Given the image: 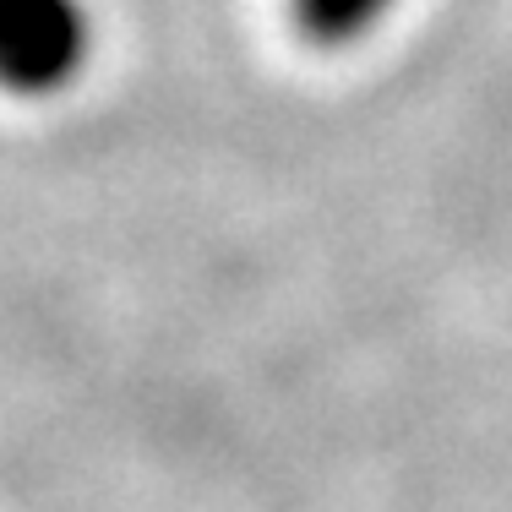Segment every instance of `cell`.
<instances>
[{
    "label": "cell",
    "instance_id": "6da1fadb",
    "mask_svg": "<svg viewBox=\"0 0 512 512\" xmlns=\"http://www.w3.org/2000/svg\"><path fill=\"white\" fill-rule=\"evenodd\" d=\"M93 55V17L82 0H0V88L50 99L71 88Z\"/></svg>",
    "mask_w": 512,
    "mask_h": 512
},
{
    "label": "cell",
    "instance_id": "7a4b0ae2",
    "mask_svg": "<svg viewBox=\"0 0 512 512\" xmlns=\"http://www.w3.org/2000/svg\"><path fill=\"white\" fill-rule=\"evenodd\" d=\"M393 6L398 0H295L289 11H295V28L306 33L311 44L338 50V44L365 39Z\"/></svg>",
    "mask_w": 512,
    "mask_h": 512
}]
</instances>
